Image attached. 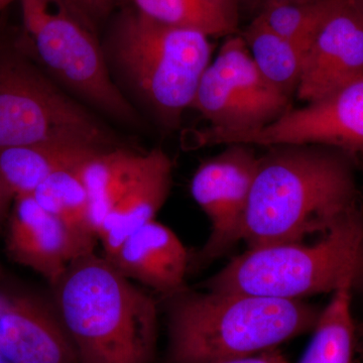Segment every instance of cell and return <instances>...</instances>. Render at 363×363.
Masks as SVG:
<instances>
[{"instance_id":"20","label":"cell","mask_w":363,"mask_h":363,"mask_svg":"<svg viewBox=\"0 0 363 363\" xmlns=\"http://www.w3.org/2000/svg\"><path fill=\"white\" fill-rule=\"evenodd\" d=\"M353 281L332 294L320 313L313 336L300 363H352L355 326L352 316Z\"/></svg>"},{"instance_id":"11","label":"cell","mask_w":363,"mask_h":363,"mask_svg":"<svg viewBox=\"0 0 363 363\" xmlns=\"http://www.w3.org/2000/svg\"><path fill=\"white\" fill-rule=\"evenodd\" d=\"M363 77V0H332L306 52L296 96L310 104Z\"/></svg>"},{"instance_id":"13","label":"cell","mask_w":363,"mask_h":363,"mask_svg":"<svg viewBox=\"0 0 363 363\" xmlns=\"http://www.w3.org/2000/svg\"><path fill=\"white\" fill-rule=\"evenodd\" d=\"M0 357L7 363H80L58 312L26 296L0 305Z\"/></svg>"},{"instance_id":"29","label":"cell","mask_w":363,"mask_h":363,"mask_svg":"<svg viewBox=\"0 0 363 363\" xmlns=\"http://www.w3.org/2000/svg\"><path fill=\"white\" fill-rule=\"evenodd\" d=\"M279 1H288V0H262L260 1L259 7L262 6V4H267V2H279Z\"/></svg>"},{"instance_id":"12","label":"cell","mask_w":363,"mask_h":363,"mask_svg":"<svg viewBox=\"0 0 363 363\" xmlns=\"http://www.w3.org/2000/svg\"><path fill=\"white\" fill-rule=\"evenodd\" d=\"M7 228L6 247L16 262L30 267L55 286L74 260L94 252L32 195L16 196Z\"/></svg>"},{"instance_id":"28","label":"cell","mask_w":363,"mask_h":363,"mask_svg":"<svg viewBox=\"0 0 363 363\" xmlns=\"http://www.w3.org/2000/svg\"><path fill=\"white\" fill-rule=\"evenodd\" d=\"M359 279H363V245H362V259H360V267H359V272H358V278L357 281Z\"/></svg>"},{"instance_id":"22","label":"cell","mask_w":363,"mask_h":363,"mask_svg":"<svg viewBox=\"0 0 363 363\" xmlns=\"http://www.w3.org/2000/svg\"><path fill=\"white\" fill-rule=\"evenodd\" d=\"M332 0H288L267 2L257 16L274 33L306 51L309 49Z\"/></svg>"},{"instance_id":"5","label":"cell","mask_w":363,"mask_h":363,"mask_svg":"<svg viewBox=\"0 0 363 363\" xmlns=\"http://www.w3.org/2000/svg\"><path fill=\"white\" fill-rule=\"evenodd\" d=\"M363 245V216L355 208L312 243L248 248L205 283L217 292L302 300L357 283Z\"/></svg>"},{"instance_id":"24","label":"cell","mask_w":363,"mask_h":363,"mask_svg":"<svg viewBox=\"0 0 363 363\" xmlns=\"http://www.w3.org/2000/svg\"><path fill=\"white\" fill-rule=\"evenodd\" d=\"M216 363H288L279 351L272 350L248 357L231 358Z\"/></svg>"},{"instance_id":"9","label":"cell","mask_w":363,"mask_h":363,"mask_svg":"<svg viewBox=\"0 0 363 363\" xmlns=\"http://www.w3.org/2000/svg\"><path fill=\"white\" fill-rule=\"evenodd\" d=\"M291 100L262 77L238 33L226 38L210 62L190 109L214 130L250 131L277 121L291 108Z\"/></svg>"},{"instance_id":"1","label":"cell","mask_w":363,"mask_h":363,"mask_svg":"<svg viewBox=\"0 0 363 363\" xmlns=\"http://www.w3.org/2000/svg\"><path fill=\"white\" fill-rule=\"evenodd\" d=\"M357 207L345 152L311 145L269 147L259 157L241 240L248 248L326 233Z\"/></svg>"},{"instance_id":"25","label":"cell","mask_w":363,"mask_h":363,"mask_svg":"<svg viewBox=\"0 0 363 363\" xmlns=\"http://www.w3.org/2000/svg\"><path fill=\"white\" fill-rule=\"evenodd\" d=\"M14 199L13 193L11 192L9 188L6 187V184L0 179V217L6 211L9 202Z\"/></svg>"},{"instance_id":"19","label":"cell","mask_w":363,"mask_h":363,"mask_svg":"<svg viewBox=\"0 0 363 363\" xmlns=\"http://www.w3.org/2000/svg\"><path fill=\"white\" fill-rule=\"evenodd\" d=\"M142 154L125 147L99 150L78 167L90 203V219L98 233L107 215L123 196Z\"/></svg>"},{"instance_id":"6","label":"cell","mask_w":363,"mask_h":363,"mask_svg":"<svg viewBox=\"0 0 363 363\" xmlns=\"http://www.w3.org/2000/svg\"><path fill=\"white\" fill-rule=\"evenodd\" d=\"M18 39H0V149L66 143L94 150L124 147L94 112L52 80Z\"/></svg>"},{"instance_id":"17","label":"cell","mask_w":363,"mask_h":363,"mask_svg":"<svg viewBox=\"0 0 363 363\" xmlns=\"http://www.w3.org/2000/svg\"><path fill=\"white\" fill-rule=\"evenodd\" d=\"M130 4L152 20L210 39L238 35L240 30L238 0H131Z\"/></svg>"},{"instance_id":"4","label":"cell","mask_w":363,"mask_h":363,"mask_svg":"<svg viewBox=\"0 0 363 363\" xmlns=\"http://www.w3.org/2000/svg\"><path fill=\"white\" fill-rule=\"evenodd\" d=\"M101 45L121 91L128 89L164 130L179 128L212 61L210 38L164 25L128 4L106 23Z\"/></svg>"},{"instance_id":"16","label":"cell","mask_w":363,"mask_h":363,"mask_svg":"<svg viewBox=\"0 0 363 363\" xmlns=\"http://www.w3.org/2000/svg\"><path fill=\"white\" fill-rule=\"evenodd\" d=\"M98 150L66 143H35L0 149V179L16 196L32 195L61 169L75 168Z\"/></svg>"},{"instance_id":"27","label":"cell","mask_w":363,"mask_h":363,"mask_svg":"<svg viewBox=\"0 0 363 363\" xmlns=\"http://www.w3.org/2000/svg\"><path fill=\"white\" fill-rule=\"evenodd\" d=\"M260 1H262V0H238L240 7L242 4H247V6H253V4L255 6V4H257V6H259Z\"/></svg>"},{"instance_id":"23","label":"cell","mask_w":363,"mask_h":363,"mask_svg":"<svg viewBox=\"0 0 363 363\" xmlns=\"http://www.w3.org/2000/svg\"><path fill=\"white\" fill-rule=\"evenodd\" d=\"M71 16L74 20L97 35L119 9L130 4L131 0H49Z\"/></svg>"},{"instance_id":"15","label":"cell","mask_w":363,"mask_h":363,"mask_svg":"<svg viewBox=\"0 0 363 363\" xmlns=\"http://www.w3.org/2000/svg\"><path fill=\"white\" fill-rule=\"evenodd\" d=\"M108 260L130 281L167 297L185 289L187 250L171 228L156 220L128 236Z\"/></svg>"},{"instance_id":"7","label":"cell","mask_w":363,"mask_h":363,"mask_svg":"<svg viewBox=\"0 0 363 363\" xmlns=\"http://www.w3.org/2000/svg\"><path fill=\"white\" fill-rule=\"evenodd\" d=\"M23 28L40 65L86 107L126 126L142 119L116 84L97 35L49 0H21Z\"/></svg>"},{"instance_id":"18","label":"cell","mask_w":363,"mask_h":363,"mask_svg":"<svg viewBox=\"0 0 363 363\" xmlns=\"http://www.w3.org/2000/svg\"><path fill=\"white\" fill-rule=\"evenodd\" d=\"M240 35L262 77L284 96L292 99L304 70L307 52L304 48L274 33L257 14Z\"/></svg>"},{"instance_id":"2","label":"cell","mask_w":363,"mask_h":363,"mask_svg":"<svg viewBox=\"0 0 363 363\" xmlns=\"http://www.w3.org/2000/svg\"><path fill=\"white\" fill-rule=\"evenodd\" d=\"M169 363H216L272 350L313 331L321 310L302 300L252 294L169 296Z\"/></svg>"},{"instance_id":"21","label":"cell","mask_w":363,"mask_h":363,"mask_svg":"<svg viewBox=\"0 0 363 363\" xmlns=\"http://www.w3.org/2000/svg\"><path fill=\"white\" fill-rule=\"evenodd\" d=\"M78 167L52 174L32 196L45 211L79 238L94 245L97 238L91 224L89 198Z\"/></svg>"},{"instance_id":"10","label":"cell","mask_w":363,"mask_h":363,"mask_svg":"<svg viewBox=\"0 0 363 363\" xmlns=\"http://www.w3.org/2000/svg\"><path fill=\"white\" fill-rule=\"evenodd\" d=\"M259 164L252 145L233 143L196 169L191 195L210 222L200 264L221 257L241 240L253 179Z\"/></svg>"},{"instance_id":"3","label":"cell","mask_w":363,"mask_h":363,"mask_svg":"<svg viewBox=\"0 0 363 363\" xmlns=\"http://www.w3.org/2000/svg\"><path fill=\"white\" fill-rule=\"evenodd\" d=\"M62 323L80 363H152L154 298L94 252L78 257L54 286Z\"/></svg>"},{"instance_id":"26","label":"cell","mask_w":363,"mask_h":363,"mask_svg":"<svg viewBox=\"0 0 363 363\" xmlns=\"http://www.w3.org/2000/svg\"><path fill=\"white\" fill-rule=\"evenodd\" d=\"M16 0H0V13L7 9L11 4H13Z\"/></svg>"},{"instance_id":"14","label":"cell","mask_w":363,"mask_h":363,"mask_svg":"<svg viewBox=\"0 0 363 363\" xmlns=\"http://www.w3.org/2000/svg\"><path fill=\"white\" fill-rule=\"evenodd\" d=\"M172 183L173 162L166 152L154 149L142 154L123 196L98 233L105 259H111L121 243L138 229L156 220L168 199Z\"/></svg>"},{"instance_id":"8","label":"cell","mask_w":363,"mask_h":363,"mask_svg":"<svg viewBox=\"0 0 363 363\" xmlns=\"http://www.w3.org/2000/svg\"><path fill=\"white\" fill-rule=\"evenodd\" d=\"M185 136L188 149L233 143L267 147L311 145L363 156V77L300 108L291 107L259 130L223 131L209 126Z\"/></svg>"}]
</instances>
